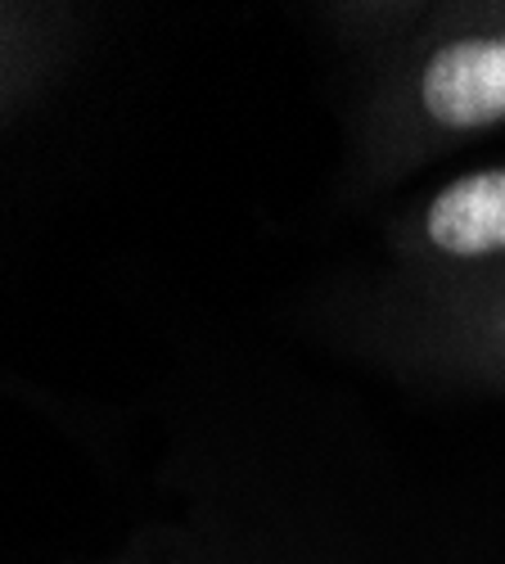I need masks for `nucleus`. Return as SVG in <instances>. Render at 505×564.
Instances as JSON below:
<instances>
[{"label": "nucleus", "mask_w": 505, "mask_h": 564, "mask_svg": "<svg viewBox=\"0 0 505 564\" xmlns=\"http://www.w3.org/2000/svg\"><path fill=\"white\" fill-rule=\"evenodd\" d=\"M429 240L451 258H483L505 249V167L474 172L447 185L429 204Z\"/></svg>", "instance_id": "2"}, {"label": "nucleus", "mask_w": 505, "mask_h": 564, "mask_svg": "<svg viewBox=\"0 0 505 564\" xmlns=\"http://www.w3.org/2000/svg\"><path fill=\"white\" fill-rule=\"evenodd\" d=\"M420 100L442 127H487L505 118V36L455 41L429 59Z\"/></svg>", "instance_id": "1"}]
</instances>
